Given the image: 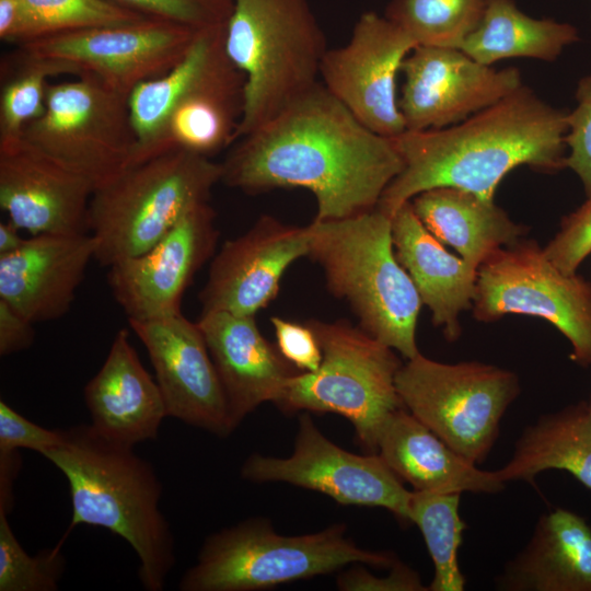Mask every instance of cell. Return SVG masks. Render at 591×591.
<instances>
[{"label": "cell", "instance_id": "1", "mask_svg": "<svg viewBox=\"0 0 591 591\" xmlns=\"http://www.w3.org/2000/svg\"><path fill=\"white\" fill-rule=\"evenodd\" d=\"M221 164V183L247 195L303 188L315 220L378 207L403 159L392 138L359 121L320 81L257 129L240 137Z\"/></svg>", "mask_w": 591, "mask_h": 591}, {"label": "cell", "instance_id": "2", "mask_svg": "<svg viewBox=\"0 0 591 591\" xmlns=\"http://www.w3.org/2000/svg\"><path fill=\"white\" fill-rule=\"evenodd\" d=\"M567 114L524 84L455 125L392 138L404 166L378 208L390 217L416 195L454 187L494 200L503 177L520 165L552 173L566 167Z\"/></svg>", "mask_w": 591, "mask_h": 591}, {"label": "cell", "instance_id": "3", "mask_svg": "<svg viewBox=\"0 0 591 591\" xmlns=\"http://www.w3.org/2000/svg\"><path fill=\"white\" fill-rule=\"evenodd\" d=\"M42 455L69 484L72 515L62 538L79 524L109 530L137 554L143 588L163 590L175 564V544L160 510L162 484L153 465L86 424L61 429L60 442Z\"/></svg>", "mask_w": 591, "mask_h": 591}, {"label": "cell", "instance_id": "4", "mask_svg": "<svg viewBox=\"0 0 591 591\" xmlns=\"http://www.w3.org/2000/svg\"><path fill=\"white\" fill-rule=\"evenodd\" d=\"M225 25L199 30L175 67L131 91V164L170 151L212 159L236 141L245 77L227 53Z\"/></svg>", "mask_w": 591, "mask_h": 591}, {"label": "cell", "instance_id": "5", "mask_svg": "<svg viewBox=\"0 0 591 591\" xmlns=\"http://www.w3.org/2000/svg\"><path fill=\"white\" fill-rule=\"evenodd\" d=\"M309 254L324 274L328 291L345 300L359 326L412 359L422 305L419 292L397 260L391 217L379 209L309 225Z\"/></svg>", "mask_w": 591, "mask_h": 591}, {"label": "cell", "instance_id": "6", "mask_svg": "<svg viewBox=\"0 0 591 591\" xmlns=\"http://www.w3.org/2000/svg\"><path fill=\"white\" fill-rule=\"evenodd\" d=\"M394 554L358 546L344 523L285 535L265 518H248L210 534L181 591H258L345 569L352 564L391 568Z\"/></svg>", "mask_w": 591, "mask_h": 591}, {"label": "cell", "instance_id": "7", "mask_svg": "<svg viewBox=\"0 0 591 591\" xmlns=\"http://www.w3.org/2000/svg\"><path fill=\"white\" fill-rule=\"evenodd\" d=\"M224 44L245 77L237 139L312 90L328 49L309 0H234Z\"/></svg>", "mask_w": 591, "mask_h": 591}, {"label": "cell", "instance_id": "8", "mask_svg": "<svg viewBox=\"0 0 591 591\" xmlns=\"http://www.w3.org/2000/svg\"><path fill=\"white\" fill-rule=\"evenodd\" d=\"M219 182L220 163L185 151L131 164L92 194L89 231L96 241L95 260L109 267L147 252L209 202Z\"/></svg>", "mask_w": 591, "mask_h": 591}, {"label": "cell", "instance_id": "9", "mask_svg": "<svg viewBox=\"0 0 591 591\" xmlns=\"http://www.w3.org/2000/svg\"><path fill=\"white\" fill-rule=\"evenodd\" d=\"M305 323L317 337L322 362L316 371L291 376L274 404L285 413L341 415L360 444L378 453L383 424L404 407L395 385L402 361L394 349L348 321Z\"/></svg>", "mask_w": 591, "mask_h": 591}, {"label": "cell", "instance_id": "10", "mask_svg": "<svg viewBox=\"0 0 591 591\" xmlns=\"http://www.w3.org/2000/svg\"><path fill=\"white\" fill-rule=\"evenodd\" d=\"M395 385L414 417L476 465L488 456L520 393L510 370L479 361L443 363L420 352L402 364Z\"/></svg>", "mask_w": 591, "mask_h": 591}, {"label": "cell", "instance_id": "11", "mask_svg": "<svg viewBox=\"0 0 591 591\" xmlns=\"http://www.w3.org/2000/svg\"><path fill=\"white\" fill-rule=\"evenodd\" d=\"M129 95L94 76L48 83L44 114L23 138L85 176L94 189L131 165L137 137Z\"/></svg>", "mask_w": 591, "mask_h": 591}, {"label": "cell", "instance_id": "12", "mask_svg": "<svg viewBox=\"0 0 591 591\" xmlns=\"http://www.w3.org/2000/svg\"><path fill=\"white\" fill-rule=\"evenodd\" d=\"M473 314L494 322L506 314L537 316L571 344V359L591 366V282L560 271L533 240L501 247L477 269Z\"/></svg>", "mask_w": 591, "mask_h": 591}, {"label": "cell", "instance_id": "13", "mask_svg": "<svg viewBox=\"0 0 591 591\" xmlns=\"http://www.w3.org/2000/svg\"><path fill=\"white\" fill-rule=\"evenodd\" d=\"M251 483H287L322 493L344 506L378 507L409 522L412 491L378 453L344 450L301 412L292 453L287 457L253 453L241 466ZM410 523V522H409Z\"/></svg>", "mask_w": 591, "mask_h": 591}, {"label": "cell", "instance_id": "14", "mask_svg": "<svg viewBox=\"0 0 591 591\" xmlns=\"http://www.w3.org/2000/svg\"><path fill=\"white\" fill-rule=\"evenodd\" d=\"M197 32L165 20L144 18L120 25L49 34L18 47L65 63L74 77L94 76L129 95L142 82L175 67Z\"/></svg>", "mask_w": 591, "mask_h": 591}, {"label": "cell", "instance_id": "15", "mask_svg": "<svg viewBox=\"0 0 591 591\" xmlns=\"http://www.w3.org/2000/svg\"><path fill=\"white\" fill-rule=\"evenodd\" d=\"M417 46L399 26L376 12L362 13L347 44L328 48L320 81L372 131L394 138L406 130L396 96V77Z\"/></svg>", "mask_w": 591, "mask_h": 591}, {"label": "cell", "instance_id": "16", "mask_svg": "<svg viewBox=\"0 0 591 591\" xmlns=\"http://www.w3.org/2000/svg\"><path fill=\"white\" fill-rule=\"evenodd\" d=\"M401 72L398 107L410 131L461 123L523 85L517 68L497 70L455 48L417 45Z\"/></svg>", "mask_w": 591, "mask_h": 591}, {"label": "cell", "instance_id": "17", "mask_svg": "<svg viewBox=\"0 0 591 591\" xmlns=\"http://www.w3.org/2000/svg\"><path fill=\"white\" fill-rule=\"evenodd\" d=\"M216 219L215 209L204 204L147 252L107 267L109 290L128 321L182 312L185 291L216 254Z\"/></svg>", "mask_w": 591, "mask_h": 591}, {"label": "cell", "instance_id": "18", "mask_svg": "<svg viewBox=\"0 0 591 591\" xmlns=\"http://www.w3.org/2000/svg\"><path fill=\"white\" fill-rule=\"evenodd\" d=\"M128 322L148 351L167 416L221 438L233 432L225 395L198 323L182 312Z\"/></svg>", "mask_w": 591, "mask_h": 591}, {"label": "cell", "instance_id": "19", "mask_svg": "<svg viewBox=\"0 0 591 591\" xmlns=\"http://www.w3.org/2000/svg\"><path fill=\"white\" fill-rule=\"evenodd\" d=\"M309 244L308 225L260 216L246 232L227 240L211 258L198 294L201 313L255 315L277 298L283 274L308 256Z\"/></svg>", "mask_w": 591, "mask_h": 591}, {"label": "cell", "instance_id": "20", "mask_svg": "<svg viewBox=\"0 0 591 591\" xmlns=\"http://www.w3.org/2000/svg\"><path fill=\"white\" fill-rule=\"evenodd\" d=\"M93 184L23 137L0 143V208L31 235L89 231Z\"/></svg>", "mask_w": 591, "mask_h": 591}, {"label": "cell", "instance_id": "21", "mask_svg": "<svg viewBox=\"0 0 591 591\" xmlns=\"http://www.w3.org/2000/svg\"><path fill=\"white\" fill-rule=\"evenodd\" d=\"M95 251L91 233L31 235L21 248L0 256V299L34 324L61 318Z\"/></svg>", "mask_w": 591, "mask_h": 591}, {"label": "cell", "instance_id": "22", "mask_svg": "<svg viewBox=\"0 0 591 591\" xmlns=\"http://www.w3.org/2000/svg\"><path fill=\"white\" fill-rule=\"evenodd\" d=\"M197 323L219 375L233 431L259 405L275 403L287 381L302 372L264 337L255 315L207 312Z\"/></svg>", "mask_w": 591, "mask_h": 591}, {"label": "cell", "instance_id": "23", "mask_svg": "<svg viewBox=\"0 0 591 591\" xmlns=\"http://www.w3.org/2000/svg\"><path fill=\"white\" fill-rule=\"evenodd\" d=\"M83 396L93 429L127 447L155 439L167 416L160 387L142 366L126 328L116 333Z\"/></svg>", "mask_w": 591, "mask_h": 591}, {"label": "cell", "instance_id": "24", "mask_svg": "<svg viewBox=\"0 0 591 591\" xmlns=\"http://www.w3.org/2000/svg\"><path fill=\"white\" fill-rule=\"evenodd\" d=\"M392 239L397 260L413 279L432 323L448 340L461 334L459 316L471 309L477 268L450 253L424 225L410 201L392 216Z\"/></svg>", "mask_w": 591, "mask_h": 591}, {"label": "cell", "instance_id": "25", "mask_svg": "<svg viewBox=\"0 0 591 591\" xmlns=\"http://www.w3.org/2000/svg\"><path fill=\"white\" fill-rule=\"evenodd\" d=\"M378 454L401 480L418 491L496 494L506 486L495 471L478 468L405 407L383 424Z\"/></svg>", "mask_w": 591, "mask_h": 591}, {"label": "cell", "instance_id": "26", "mask_svg": "<svg viewBox=\"0 0 591 591\" xmlns=\"http://www.w3.org/2000/svg\"><path fill=\"white\" fill-rule=\"evenodd\" d=\"M502 591H591V526L563 508L542 514L526 545L495 578Z\"/></svg>", "mask_w": 591, "mask_h": 591}, {"label": "cell", "instance_id": "27", "mask_svg": "<svg viewBox=\"0 0 591 591\" xmlns=\"http://www.w3.org/2000/svg\"><path fill=\"white\" fill-rule=\"evenodd\" d=\"M410 204L419 220L442 244L478 267L501 247L523 237L525 228L494 200L454 187L416 195Z\"/></svg>", "mask_w": 591, "mask_h": 591}, {"label": "cell", "instance_id": "28", "mask_svg": "<svg viewBox=\"0 0 591 591\" xmlns=\"http://www.w3.org/2000/svg\"><path fill=\"white\" fill-rule=\"evenodd\" d=\"M564 470L591 489V413L580 402L526 426L510 460L495 471L503 482L534 483L546 470Z\"/></svg>", "mask_w": 591, "mask_h": 591}, {"label": "cell", "instance_id": "29", "mask_svg": "<svg viewBox=\"0 0 591 591\" xmlns=\"http://www.w3.org/2000/svg\"><path fill=\"white\" fill-rule=\"evenodd\" d=\"M578 39L568 23L531 18L512 0H486L480 22L461 50L486 66L510 58L553 61Z\"/></svg>", "mask_w": 591, "mask_h": 591}, {"label": "cell", "instance_id": "30", "mask_svg": "<svg viewBox=\"0 0 591 591\" xmlns=\"http://www.w3.org/2000/svg\"><path fill=\"white\" fill-rule=\"evenodd\" d=\"M60 74L73 76L65 63L32 55L18 46L2 57L0 143L21 139L26 126L44 114L48 79Z\"/></svg>", "mask_w": 591, "mask_h": 591}, {"label": "cell", "instance_id": "31", "mask_svg": "<svg viewBox=\"0 0 591 591\" xmlns=\"http://www.w3.org/2000/svg\"><path fill=\"white\" fill-rule=\"evenodd\" d=\"M461 494L412 490L409 522L420 530L433 564L428 591H463L466 579L460 569L457 551L465 522L459 513Z\"/></svg>", "mask_w": 591, "mask_h": 591}, {"label": "cell", "instance_id": "32", "mask_svg": "<svg viewBox=\"0 0 591 591\" xmlns=\"http://www.w3.org/2000/svg\"><path fill=\"white\" fill-rule=\"evenodd\" d=\"M485 5L486 0H392L385 16L417 45L461 49Z\"/></svg>", "mask_w": 591, "mask_h": 591}, {"label": "cell", "instance_id": "33", "mask_svg": "<svg viewBox=\"0 0 591 591\" xmlns=\"http://www.w3.org/2000/svg\"><path fill=\"white\" fill-rule=\"evenodd\" d=\"M8 513L0 509V591H56L66 569L60 552L65 540L31 556L14 535Z\"/></svg>", "mask_w": 591, "mask_h": 591}, {"label": "cell", "instance_id": "34", "mask_svg": "<svg viewBox=\"0 0 591 591\" xmlns=\"http://www.w3.org/2000/svg\"><path fill=\"white\" fill-rule=\"evenodd\" d=\"M32 12L39 37L80 28L131 23L144 16L104 0H24Z\"/></svg>", "mask_w": 591, "mask_h": 591}, {"label": "cell", "instance_id": "35", "mask_svg": "<svg viewBox=\"0 0 591 591\" xmlns=\"http://www.w3.org/2000/svg\"><path fill=\"white\" fill-rule=\"evenodd\" d=\"M144 18L160 19L199 31L225 25L234 0H104Z\"/></svg>", "mask_w": 591, "mask_h": 591}, {"label": "cell", "instance_id": "36", "mask_svg": "<svg viewBox=\"0 0 591 591\" xmlns=\"http://www.w3.org/2000/svg\"><path fill=\"white\" fill-rule=\"evenodd\" d=\"M576 97L575 109L567 114L566 166L578 175L591 198V73L580 80Z\"/></svg>", "mask_w": 591, "mask_h": 591}, {"label": "cell", "instance_id": "37", "mask_svg": "<svg viewBox=\"0 0 591 591\" xmlns=\"http://www.w3.org/2000/svg\"><path fill=\"white\" fill-rule=\"evenodd\" d=\"M543 251L560 271L577 274L580 264L591 253V198L563 220L559 232Z\"/></svg>", "mask_w": 591, "mask_h": 591}, {"label": "cell", "instance_id": "38", "mask_svg": "<svg viewBox=\"0 0 591 591\" xmlns=\"http://www.w3.org/2000/svg\"><path fill=\"white\" fill-rule=\"evenodd\" d=\"M61 440V429L44 428L0 401V454L27 449L43 454Z\"/></svg>", "mask_w": 591, "mask_h": 591}, {"label": "cell", "instance_id": "39", "mask_svg": "<svg viewBox=\"0 0 591 591\" xmlns=\"http://www.w3.org/2000/svg\"><path fill=\"white\" fill-rule=\"evenodd\" d=\"M277 347L291 364L302 372L316 371L322 362V350L315 333L304 322L298 323L273 316Z\"/></svg>", "mask_w": 591, "mask_h": 591}, {"label": "cell", "instance_id": "40", "mask_svg": "<svg viewBox=\"0 0 591 591\" xmlns=\"http://www.w3.org/2000/svg\"><path fill=\"white\" fill-rule=\"evenodd\" d=\"M363 564H352L336 580L343 591H427L418 572L396 560L384 577L371 573Z\"/></svg>", "mask_w": 591, "mask_h": 591}, {"label": "cell", "instance_id": "41", "mask_svg": "<svg viewBox=\"0 0 591 591\" xmlns=\"http://www.w3.org/2000/svg\"><path fill=\"white\" fill-rule=\"evenodd\" d=\"M39 37L36 21L24 0H0V39L20 46Z\"/></svg>", "mask_w": 591, "mask_h": 591}, {"label": "cell", "instance_id": "42", "mask_svg": "<svg viewBox=\"0 0 591 591\" xmlns=\"http://www.w3.org/2000/svg\"><path fill=\"white\" fill-rule=\"evenodd\" d=\"M34 323L0 299V356L28 349L35 340Z\"/></svg>", "mask_w": 591, "mask_h": 591}, {"label": "cell", "instance_id": "43", "mask_svg": "<svg viewBox=\"0 0 591 591\" xmlns=\"http://www.w3.org/2000/svg\"><path fill=\"white\" fill-rule=\"evenodd\" d=\"M21 229L11 221L0 223V256L14 253L23 246L26 239L20 234Z\"/></svg>", "mask_w": 591, "mask_h": 591}, {"label": "cell", "instance_id": "44", "mask_svg": "<svg viewBox=\"0 0 591 591\" xmlns=\"http://www.w3.org/2000/svg\"><path fill=\"white\" fill-rule=\"evenodd\" d=\"M588 406H589V409H590V413H591V398H590V401L588 402Z\"/></svg>", "mask_w": 591, "mask_h": 591}]
</instances>
